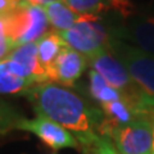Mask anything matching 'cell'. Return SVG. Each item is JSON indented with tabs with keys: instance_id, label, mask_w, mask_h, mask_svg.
Listing matches in <instances>:
<instances>
[{
	"instance_id": "6da1fadb",
	"label": "cell",
	"mask_w": 154,
	"mask_h": 154,
	"mask_svg": "<svg viewBox=\"0 0 154 154\" xmlns=\"http://www.w3.org/2000/svg\"><path fill=\"white\" fill-rule=\"evenodd\" d=\"M36 114L57 122L73 135L84 154H91L104 136L103 110L71 88L55 82L35 85L26 93Z\"/></svg>"
},
{
	"instance_id": "7a4b0ae2",
	"label": "cell",
	"mask_w": 154,
	"mask_h": 154,
	"mask_svg": "<svg viewBox=\"0 0 154 154\" xmlns=\"http://www.w3.org/2000/svg\"><path fill=\"white\" fill-rule=\"evenodd\" d=\"M109 50L126 67L140 93L145 112L154 116V57L118 38H112Z\"/></svg>"
},
{
	"instance_id": "3957f363",
	"label": "cell",
	"mask_w": 154,
	"mask_h": 154,
	"mask_svg": "<svg viewBox=\"0 0 154 154\" xmlns=\"http://www.w3.org/2000/svg\"><path fill=\"white\" fill-rule=\"evenodd\" d=\"M66 46L71 48L88 59L109 49L112 41V26L99 14H81L69 30L59 32Z\"/></svg>"
},
{
	"instance_id": "277c9868",
	"label": "cell",
	"mask_w": 154,
	"mask_h": 154,
	"mask_svg": "<svg viewBox=\"0 0 154 154\" xmlns=\"http://www.w3.org/2000/svg\"><path fill=\"white\" fill-rule=\"evenodd\" d=\"M0 16L14 48L28 42H36L48 32L49 22L44 7L32 5L22 0L11 11Z\"/></svg>"
},
{
	"instance_id": "5b68a950",
	"label": "cell",
	"mask_w": 154,
	"mask_h": 154,
	"mask_svg": "<svg viewBox=\"0 0 154 154\" xmlns=\"http://www.w3.org/2000/svg\"><path fill=\"white\" fill-rule=\"evenodd\" d=\"M88 60L91 68L98 72L110 86L122 91L130 104L139 109L141 113L149 114L144 109L139 89L132 81L131 76L128 75L126 67L109 49L98 53Z\"/></svg>"
},
{
	"instance_id": "8992f818",
	"label": "cell",
	"mask_w": 154,
	"mask_h": 154,
	"mask_svg": "<svg viewBox=\"0 0 154 154\" xmlns=\"http://www.w3.org/2000/svg\"><path fill=\"white\" fill-rule=\"evenodd\" d=\"M108 137L118 154H154L153 116H143L110 130Z\"/></svg>"
},
{
	"instance_id": "52a82bcc",
	"label": "cell",
	"mask_w": 154,
	"mask_h": 154,
	"mask_svg": "<svg viewBox=\"0 0 154 154\" xmlns=\"http://www.w3.org/2000/svg\"><path fill=\"white\" fill-rule=\"evenodd\" d=\"M17 130L36 135L53 150H59L63 148H80L79 141L68 130L40 114H36V117L32 119L23 118L19 122Z\"/></svg>"
},
{
	"instance_id": "ba28073f",
	"label": "cell",
	"mask_w": 154,
	"mask_h": 154,
	"mask_svg": "<svg viewBox=\"0 0 154 154\" xmlns=\"http://www.w3.org/2000/svg\"><path fill=\"white\" fill-rule=\"evenodd\" d=\"M112 36L154 57V17H135L112 26Z\"/></svg>"
},
{
	"instance_id": "9c48e42d",
	"label": "cell",
	"mask_w": 154,
	"mask_h": 154,
	"mask_svg": "<svg viewBox=\"0 0 154 154\" xmlns=\"http://www.w3.org/2000/svg\"><path fill=\"white\" fill-rule=\"evenodd\" d=\"M88 58L66 46L48 69V82L72 88L88 67Z\"/></svg>"
},
{
	"instance_id": "30bf717a",
	"label": "cell",
	"mask_w": 154,
	"mask_h": 154,
	"mask_svg": "<svg viewBox=\"0 0 154 154\" xmlns=\"http://www.w3.org/2000/svg\"><path fill=\"white\" fill-rule=\"evenodd\" d=\"M7 58L14 60L16 63L21 66L27 73L28 79L33 81L36 85L48 82L46 71L38 60L36 42H28V44L16 46L9 53Z\"/></svg>"
},
{
	"instance_id": "8fae6325",
	"label": "cell",
	"mask_w": 154,
	"mask_h": 154,
	"mask_svg": "<svg viewBox=\"0 0 154 154\" xmlns=\"http://www.w3.org/2000/svg\"><path fill=\"white\" fill-rule=\"evenodd\" d=\"M48 22L57 32L67 31L75 25L79 14L75 13L63 0H54L44 7Z\"/></svg>"
},
{
	"instance_id": "7c38bea8",
	"label": "cell",
	"mask_w": 154,
	"mask_h": 154,
	"mask_svg": "<svg viewBox=\"0 0 154 154\" xmlns=\"http://www.w3.org/2000/svg\"><path fill=\"white\" fill-rule=\"evenodd\" d=\"M89 93L94 102L99 103V105L116 102V100H126V96L122 91L110 86L102 76L95 69L91 68L89 71ZM128 103V102H127Z\"/></svg>"
},
{
	"instance_id": "4fadbf2b",
	"label": "cell",
	"mask_w": 154,
	"mask_h": 154,
	"mask_svg": "<svg viewBox=\"0 0 154 154\" xmlns=\"http://www.w3.org/2000/svg\"><path fill=\"white\" fill-rule=\"evenodd\" d=\"M36 45L38 60L46 72L54 63L57 57L60 54V51L66 48L64 41L62 40L59 32L57 31H48L44 36L36 41Z\"/></svg>"
},
{
	"instance_id": "5bb4252c",
	"label": "cell",
	"mask_w": 154,
	"mask_h": 154,
	"mask_svg": "<svg viewBox=\"0 0 154 154\" xmlns=\"http://www.w3.org/2000/svg\"><path fill=\"white\" fill-rule=\"evenodd\" d=\"M36 84L31 80L16 75L9 69L5 59L0 62V94L26 95V93Z\"/></svg>"
},
{
	"instance_id": "9a60e30c",
	"label": "cell",
	"mask_w": 154,
	"mask_h": 154,
	"mask_svg": "<svg viewBox=\"0 0 154 154\" xmlns=\"http://www.w3.org/2000/svg\"><path fill=\"white\" fill-rule=\"evenodd\" d=\"M75 13L81 14H99L107 9L113 8L112 0H63Z\"/></svg>"
},
{
	"instance_id": "2e32d148",
	"label": "cell",
	"mask_w": 154,
	"mask_h": 154,
	"mask_svg": "<svg viewBox=\"0 0 154 154\" xmlns=\"http://www.w3.org/2000/svg\"><path fill=\"white\" fill-rule=\"evenodd\" d=\"M25 118L17 112L11 104L0 100V135H4L12 130H17L19 122Z\"/></svg>"
},
{
	"instance_id": "e0dca14e",
	"label": "cell",
	"mask_w": 154,
	"mask_h": 154,
	"mask_svg": "<svg viewBox=\"0 0 154 154\" xmlns=\"http://www.w3.org/2000/svg\"><path fill=\"white\" fill-rule=\"evenodd\" d=\"M13 49H14V46L12 45V42L7 35L4 21H3L2 16H0V62L5 59Z\"/></svg>"
},
{
	"instance_id": "ac0fdd59",
	"label": "cell",
	"mask_w": 154,
	"mask_h": 154,
	"mask_svg": "<svg viewBox=\"0 0 154 154\" xmlns=\"http://www.w3.org/2000/svg\"><path fill=\"white\" fill-rule=\"evenodd\" d=\"M21 2L22 0H0V14L11 11L12 8H14Z\"/></svg>"
},
{
	"instance_id": "d6986e66",
	"label": "cell",
	"mask_w": 154,
	"mask_h": 154,
	"mask_svg": "<svg viewBox=\"0 0 154 154\" xmlns=\"http://www.w3.org/2000/svg\"><path fill=\"white\" fill-rule=\"evenodd\" d=\"M23 2H26L28 4H32V5H38V7H45L46 4H49L51 2H54V0H23Z\"/></svg>"
},
{
	"instance_id": "ffe728a7",
	"label": "cell",
	"mask_w": 154,
	"mask_h": 154,
	"mask_svg": "<svg viewBox=\"0 0 154 154\" xmlns=\"http://www.w3.org/2000/svg\"><path fill=\"white\" fill-rule=\"evenodd\" d=\"M153 125H154V116H153Z\"/></svg>"
}]
</instances>
